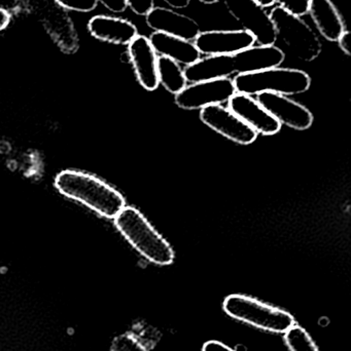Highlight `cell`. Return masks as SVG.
Here are the masks:
<instances>
[{"label":"cell","mask_w":351,"mask_h":351,"mask_svg":"<svg viewBox=\"0 0 351 351\" xmlns=\"http://www.w3.org/2000/svg\"><path fill=\"white\" fill-rule=\"evenodd\" d=\"M286 55L275 45H258L230 55L208 56L185 67L187 82L228 78L229 76L251 73L267 68L278 67Z\"/></svg>","instance_id":"cell-1"},{"label":"cell","mask_w":351,"mask_h":351,"mask_svg":"<svg viewBox=\"0 0 351 351\" xmlns=\"http://www.w3.org/2000/svg\"><path fill=\"white\" fill-rule=\"evenodd\" d=\"M55 187L66 197L76 200L105 218L115 219L125 208V198L115 188L87 173L63 171L55 179Z\"/></svg>","instance_id":"cell-2"},{"label":"cell","mask_w":351,"mask_h":351,"mask_svg":"<svg viewBox=\"0 0 351 351\" xmlns=\"http://www.w3.org/2000/svg\"><path fill=\"white\" fill-rule=\"evenodd\" d=\"M117 230L146 259L157 265H170L174 251L148 219L133 206H125L115 218Z\"/></svg>","instance_id":"cell-3"},{"label":"cell","mask_w":351,"mask_h":351,"mask_svg":"<svg viewBox=\"0 0 351 351\" xmlns=\"http://www.w3.org/2000/svg\"><path fill=\"white\" fill-rule=\"evenodd\" d=\"M233 84L236 93L247 96L262 93L292 96L307 92L311 86V78L302 70L278 66L237 75Z\"/></svg>","instance_id":"cell-4"},{"label":"cell","mask_w":351,"mask_h":351,"mask_svg":"<svg viewBox=\"0 0 351 351\" xmlns=\"http://www.w3.org/2000/svg\"><path fill=\"white\" fill-rule=\"evenodd\" d=\"M223 308L233 319L272 333L284 334L295 325L291 313L245 295L227 297Z\"/></svg>","instance_id":"cell-5"},{"label":"cell","mask_w":351,"mask_h":351,"mask_svg":"<svg viewBox=\"0 0 351 351\" xmlns=\"http://www.w3.org/2000/svg\"><path fill=\"white\" fill-rule=\"evenodd\" d=\"M276 36L288 45L293 55L305 62L317 59L323 51V45L317 33L303 20L280 6L270 12Z\"/></svg>","instance_id":"cell-6"},{"label":"cell","mask_w":351,"mask_h":351,"mask_svg":"<svg viewBox=\"0 0 351 351\" xmlns=\"http://www.w3.org/2000/svg\"><path fill=\"white\" fill-rule=\"evenodd\" d=\"M227 10L245 30L255 36L259 45H274L278 36L270 14L256 0H223Z\"/></svg>","instance_id":"cell-7"},{"label":"cell","mask_w":351,"mask_h":351,"mask_svg":"<svg viewBox=\"0 0 351 351\" xmlns=\"http://www.w3.org/2000/svg\"><path fill=\"white\" fill-rule=\"evenodd\" d=\"M234 94V84L229 78L204 80L185 86L175 95V103L185 110H195L229 102Z\"/></svg>","instance_id":"cell-8"},{"label":"cell","mask_w":351,"mask_h":351,"mask_svg":"<svg viewBox=\"0 0 351 351\" xmlns=\"http://www.w3.org/2000/svg\"><path fill=\"white\" fill-rule=\"evenodd\" d=\"M200 119L216 133L240 145H249L257 140L258 134L230 109L222 105L201 109Z\"/></svg>","instance_id":"cell-9"},{"label":"cell","mask_w":351,"mask_h":351,"mask_svg":"<svg viewBox=\"0 0 351 351\" xmlns=\"http://www.w3.org/2000/svg\"><path fill=\"white\" fill-rule=\"evenodd\" d=\"M256 38L247 30H214L200 32L194 40L201 55L222 56L253 47Z\"/></svg>","instance_id":"cell-10"},{"label":"cell","mask_w":351,"mask_h":351,"mask_svg":"<svg viewBox=\"0 0 351 351\" xmlns=\"http://www.w3.org/2000/svg\"><path fill=\"white\" fill-rule=\"evenodd\" d=\"M257 101L280 125L297 131H305L313 125V113L284 95L262 93L258 95Z\"/></svg>","instance_id":"cell-11"},{"label":"cell","mask_w":351,"mask_h":351,"mask_svg":"<svg viewBox=\"0 0 351 351\" xmlns=\"http://www.w3.org/2000/svg\"><path fill=\"white\" fill-rule=\"evenodd\" d=\"M228 103L229 109L257 134L272 136L282 129V125L251 96L236 93Z\"/></svg>","instance_id":"cell-12"},{"label":"cell","mask_w":351,"mask_h":351,"mask_svg":"<svg viewBox=\"0 0 351 351\" xmlns=\"http://www.w3.org/2000/svg\"><path fill=\"white\" fill-rule=\"evenodd\" d=\"M128 53L133 65L136 77L146 90H157L159 86L158 55L150 45V39L137 35L130 45Z\"/></svg>","instance_id":"cell-13"},{"label":"cell","mask_w":351,"mask_h":351,"mask_svg":"<svg viewBox=\"0 0 351 351\" xmlns=\"http://www.w3.org/2000/svg\"><path fill=\"white\" fill-rule=\"evenodd\" d=\"M146 24L155 32L172 35L185 40H195L199 35V24L185 14L171 8H154L146 16Z\"/></svg>","instance_id":"cell-14"},{"label":"cell","mask_w":351,"mask_h":351,"mask_svg":"<svg viewBox=\"0 0 351 351\" xmlns=\"http://www.w3.org/2000/svg\"><path fill=\"white\" fill-rule=\"evenodd\" d=\"M88 29L95 38L113 45H130L138 35L137 28L130 21L102 14L93 16L89 21Z\"/></svg>","instance_id":"cell-15"},{"label":"cell","mask_w":351,"mask_h":351,"mask_svg":"<svg viewBox=\"0 0 351 351\" xmlns=\"http://www.w3.org/2000/svg\"><path fill=\"white\" fill-rule=\"evenodd\" d=\"M148 39L157 55L169 58L187 67L201 59V53L191 41L161 32L152 33Z\"/></svg>","instance_id":"cell-16"},{"label":"cell","mask_w":351,"mask_h":351,"mask_svg":"<svg viewBox=\"0 0 351 351\" xmlns=\"http://www.w3.org/2000/svg\"><path fill=\"white\" fill-rule=\"evenodd\" d=\"M308 14L319 32L328 41H337L346 31L341 14L331 0H310Z\"/></svg>","instance_id":"cell-17"},{"label":"cell","mask_w":351,"mask_h":351,"mask_svg":"<svg viewBox=\"0 0 351 351\" xmlns=\"http://www.w3.org/2000/svg\"><path fill=\"white\" fill-rule=\"evenodd\" d=\"M158 78L159 84L171 94H179L187 86L185 72L181 65L163 56L158 57Z\"/></svg>","instance_id":"cell-18"},{"label":"cell","mask_w":351,"mask_h":351,"mask_svg":"<svg viewBox=\"0 0 351 351\" xmlns=\"http://www.w3.org/2000/svg\"><path fill=\"white\" fill-rule=\"evenodd\" d=\"M284 340L291 351H319L308 332L298 325L292 326L284 333Z\"/></svg>","instance_id":"cell-19"},{"label":"cell","mask_w":351,"mask_h":351,"mask_svg":"<svg viewBox=\"0 0 351 351\" xmlns=\"http://www.w3.org/2000/svg\"><path fill=\"white\" fill-rule=\"evenodd\" d=\"M111 351H150L133 334L117 336L111 343Z\"/></svg>","instance_id":"cell-20"},{"label":"cell","mask_w":351,"mask_h":351,"mask_svg":"<svg viewBox=\"0 0 351 351\" xmlns=\"http://www.w3.org/2000/svg\"><path fill=\"white\" fill-rule=\"evenodd\" d=\"M60 6L74 12H89L94 10L98 0H55Z\"/></svg>","instance_id":"cell-21"},{"label":"cell","mask_w":351,"mask_h":351,"mask_svg":"<svg viewBox=\"0 0 351 351\" xmlns=\"http://www.w3.org/2000/svg\"><path fill=\"white\" fill-rule=\"evenodd\" d=\"M280 4V8H284L288 12L302 16L308 14L309 2L310 0H275Z\"/></svg>","instance_id":"cell-22"},{"label":"cell","mask_w":351,"mask_h":351,"mask_svg":"<svg viewBox=\"0 0 351 351\" xmlns=\"http://www.w3.org/2000/svg\"><path fill=\"white\" fill-rule=\"evenodd\" d=\"M128 8L138 16H146L155 8L154 0H126Z\"/></svg>","instance_id":"cell-23"},{"label":"cell","mask_w":351,"mask_h":351,"mask_svg":"<svg viewBox=\"0 0 351 351\" xmlns=\"http://www.w3.org/2000/svg\"><path fill=\"white\" fill-rule=\"evenodd\" d=\"M104 8L115 14H121L127 10L128 5L126 0H98Z\"/></svg>","instance_id":"cell-24"},{"label":"cell","mask_w":351,"mask_h":351,"mask_svg":"<svg viewBox=\"0 0 351 351\" xmlns=\"http://www.w3.org/2000/svg\"><path fill=\"white\" fill-rule=\"evenodd\" d=\"M340 49L343 51L346 55L351 56V33L350 31L346 30L337 40Z\"/></svg>","instance_id":"cell-25"},{"label":"cell","mask_w":351,"mask_h":351,"mask_svg":"<svg viewBox=\"0 0 351 351\" xmlns=\"http://www.w3.org/2000/svg\"><path fill=\"white\" fill-rule=\"evenodd\" d=\"M202 351H235L232 348L227 346L226 344L222 343L220 341H208L206 342L202 348Z\"/></svg>","instance_id":"cell-26"},{"label":"cell","mask_w":351,"mask_h":351,"mask_svg":"<svg viewBox=\"0 0 351 351\" xmlns=\"http://www.w3.org/2000/svg\"><path fill=\"white\" fill-rule=\"evenodd\" d=\"M163 1L168 4L170 8H174V10L188 8L189 4L191 3V0H163Z\"/></svg>","instance_id":"cell-27"},{"label":"cell","mask_w":351,"mask_h":351,"mask_svg":"<svg viewBox=\"0 0 351 351\" xmlns=\"http://www.w3.org/2000/svg\"><path fill=\"white\" fill-rule=\"evenodd\" d=\"M10 14L6 10L0 8V31L4 30L10 24Z\"/></svg>","instance_id":"cell-28"},{"label":"cell","mask_w":351,"mask_h":351,"mask_svg":"<svg viewBox=\"0 0 351 351\" xmlns=\"http://www.w3.org/2000/svg\"><path fill=\"white\" fill-rule=\"evenodd\" d=\"M256 1L261 4L263 8H269L276 3L275 0H256Z\"/></svg>","instance_id":"cell-29"},{"label":"cell","mask_w":351,"mask_h":351,"mask_svg":"<svg viewBox=\"0 0 351 351\" xmlns=\"http://www.w3.org/2000/svg\"><path fill=\"white\" fill-rule=\"evenodd\" d=\"M198 1L202 2L204 4H214L218 2V0H198Z\"/></svg>","instance_id":"cell-30"}]
</instances>
